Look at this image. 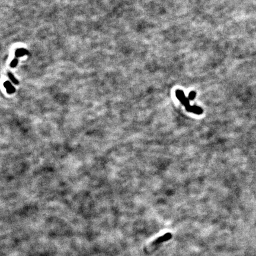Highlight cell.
Returning <instances> with one entry per match:
<instances>
[{
	"instance_id": "3",
	"label": "cell",
	"mask_w": 256,
	"mask_h": 256,
	"mask_svg": "<svg viewBox=\"0 0 256 256\" xmlns=\"http://www.w3.org/2000/svg\"><path fill=\"white\" fill-rule=\"evenodd\" d=\"M196 95V93L195 91H191L189 94H188V99H189V100H193L195 99Z\"/></svg>"
},
{
	"instance_id": "2",
	"label": "cell",
	"mask_w": 256,
	"mask_h": 256,
	"mask_svg": "<svg viewBox=\"0 0 256 256\" xmlns=\"http://www.w3.org/2000/svg\"><path fill=\"white\" fill-rule=\"evenodd\" d=\"M186 110L188 112L193 113L196 114H201L203 113V110L200 107L197 106H191L190 104L188 105L187 107H185Z\"/></svg>"
},
{
	"instance_id": "4",
	"label": "cell",
	"mask_w": 256,
	"mask_h": 256,
	"mask_svg": "<svg viewBox=\"0 0 256 256\" xmlns=\"http://www.w3.org/2000/svg\"><path fill=\"white\" fill-rule=\"evenodd\" d=\"M9 77H10V78H11V80H13V81L14 82V83H17V80L15 79V78H14V77H13V76L11 75V74H9Z\"/></svg>"
},
{
	"instance_id": "5",
	"label": "cell",
	"mask_w": 256,
	"mask_h": 256,
	"mask_svg": "<svg viewBox=\"0 0 256 256\" xmlns=\"http://www.w3.org/2000/svg\"><path fill=\"white\" fill-rule=\"evenodd\" d=\"M16 64H17V60H13V61L12 62V63H11V67H15V66L16 65Z\"/></svg>"
},
{
	"instance_id": "1",
	"label": "cell",
	"mask_w": 256,
	"mask_h": 256,
	"mask_svg": "<svg viewBox=\"0 0 256 256\" xmlns=\"http://www.w3.org/2000/svg\"><path fill=\"white\" fill-rule=\"evenodd\" d=\"M176 95L177 98V99L179 100L180 102L181 103V104L186 107L188 106V105H190V100L188 99V97H186L184 95V92L181 90H177L176 91Z\"/></svg>"
}]
</instances>
